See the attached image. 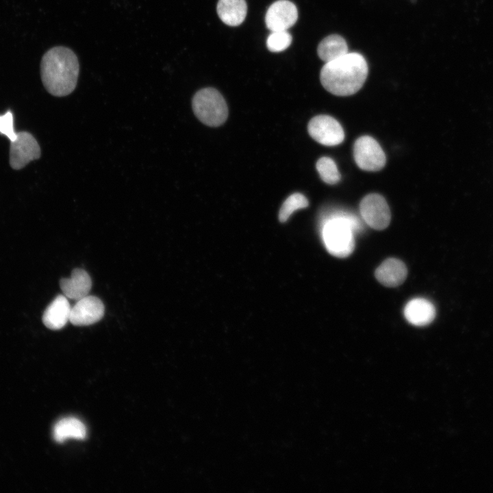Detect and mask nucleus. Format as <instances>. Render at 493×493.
Returning a JSON list of instances; mask_svg holds the SVG:
<instances>
[{"label":"nucleus","mask_w":493,"mask_h":493,"mask_svg":"<svg viewBox=\"0 0 493 493\" xmlns=\"http://www.w3.org/2000/svg\"><path fill=\"white\" fill-rule=\"evenodd\" d=\"M368 73L367 62L358 53L346 54L325 63L320 73L323 86L337 96L356 93L364 85Z\"/></svg>","instance_id":"nucleus-1"},{"label":"nucleus","mask_w":493,"mask_h":493,"mask_svg":"<svg viewBox=\"0 0 493 493\" xmlns=\"http://www.w3.org/2000/svg\"><path fill=\"white\" fill-rule=\"evenodd\" d=\"M79 71L77 55L68 47H53L42 58L41 79L45 89L55 97L67 96L73 92Z\"/></svg>","instance_id":"nucleus-2"},{"label":"nucleus","mask_w":493,"mask_h":493,"mask_svg":"<svg viewBox=\"0 0 493 493\" xmlns=\"http://www.w3.org/2000/svg\"><path fill=\"white\" fill-rule=\"evenodd\" d=\"M321 235L327 251L338 257L350 255L355 249V233L364 225L359 218L349 212L334 211L321 219Z\"/></svg>","instance_id":"nucleus-3"},{"label":"nucleus","mask_w":493,"mask_h":493,"mask_svg":"<svg viewBox=\"0 0 493 493\" xmlns=\"http://www.w3.org/2000/svg\"><path fill=\"white\" fill-rule=\"evenodd\" d=\"M192 105L195 116L208 126L222 125L228 116V108L223 97L212 88L199 90L193 97Z\"/></svg>","instance_id":"nucleus-4"},{"label":"nucleus","mask_w":493,"mask_h":493,"mask_svg":"<svg viewBox=\"0 0 493 493\" xmlns=\"http://www.w3.org/2000/svg\"><path fill=\"white\" fill-rule=\"evenodd\" d=\"M353 156L358 167L367 171H377L385 164V155L379 144L372 137L361 136L353 147Z\"/></svg>","instance_id":"nucleus-5"},{"label":"nucleus","mask_w":493,"mask_h":493,"mask_svg":"<svg viewBox=\"0 0 493 493\" xmlns=\"http://www.w3.org/2000/svg\"><path fill=\"white\" fill-rule=\"evenodd\" d=\"M359 212L364 222L372 229L382 230L390 224L389 206L379 194L372 193L364 197L359 203Z\"/></svg>","instance_id":"nucleus-6"},{"label":"nucleus","mask_w":493,"mask_h":493,"mask_svg":"<svg viewBox=\"0 0 493 493\" xmlns=\"http://www.w3.org/2000/svg\"><path fill=\"white\" fill-rule=\"evenodd\" d=\"M309 136L316 142L325 146H335L344 139L341 125L328 115H318L312 118L307 126Z\"/></svg>","instance_id":"nucleus-7"},{"label":"nucleus","mask_w":493,"mask_h":493,"mask_svg":"<svg viewBox=\"0 0 493 493\" xmlns=\"http://www.w3.org/2000/svg\"><path fill=\"white\" fill-rule=\"evenodd\" d=\"M40 156V148L35 138L29 132L17 133L11 142L10 164L13 169L19 170Z\"/></svg>","instance_id":"nucleus-8"},{"label":"nucleus","mask_w":493,"mask_h":493,"mask_svg":"<svg viewBox=\"0 0 493 493\" xmlns=\"http://www.w3.org/2000/svg\"><path fill=\"white\" fill-rule=\"evenodd\" d=\"M71 307L69 321L76 326H87L99 321L104 315V305L97 297L87 295Z\"/></svg>","instance_id":"nucleus-9"},{"label":"nucleus","mask_w":493,"mask_h":493,"mask_svg":"<svg viewBox=\"0 0 493 493\" xmlns=\"http://www.w3.org/2000/svg\"><path fill=\"white\" fill-rule=\"evenodd\" d=\"M298 18L296 5L288 0H278L268 9L265 23L271 31L287 30L294 25Z\"/></svg>","instance_id":"nucleus-10"},{"label":"nucleus","mask_w":493,"mask_h":493,"mask_svg":"<svg viewBox=\"0 0 493 493\" xmlns=\"http://www.w3.org/2000/svg\"><path fill=\"white\" fill-rule=\"evenodd\" d=\"M60 284L65 296L77 301L88 294L92 281L86 271L76 268L69 277L62 279Z\"/></svg>","instance_id":"nucleus-11"},{"label":"nucleus","mask_w":493,"mask_h":493,"mask_svg":"<svg viewBox=\"0 0 493 493\" xmlns=\"http://www.w3.org/2000/svg\"><path fill=\"white\" fill-rule=\"evenodd\" d=\"M71 309L68 298L58 295L45 310L42 322L49 329H60L69 321Z\"/></svg>","instance_id":"nucleus-12"},{"label":"nucleus","mask_w":493,"mask_h":493,"mask_svg":"<svg viewBox=\"0 0 493 493\" xmlns=\"http://www.w3.org/2000/svg\"><path fill=\"white\" fill-rule=\"evenodd\" d=\"M375 277L385 286L396 287L402 284L407 275L405 264L396 258H388L376 269Z\"/></svg>","instance_id":"nucleus-13"},{"label":"nucleus","mask_w":493,"mask_h":493,"mask_svg":"<svg viewBox=\"0 0 493 493\" xmlns=\"http://www.w3.org/2000/svg\"><path fill=\"white\" fill-rule=\"evenodd\" d=\"M404 315L410 324L425 326L434 320L435 309L429 301L423 298H416L406 304Z\"/></svg>","instance_id":"nucleus-14"},{"label":"nucleus","mask_w":493,"mask_h":493,"mask_svg":"<svg viewBox=\"0 0 493 493\" xmlns=\"http://www.w3.org/2000/svg\"><path fill=\"white\" fill-rule=\"evenodd\" d=\"M216 9L225 24L238 26L245 19L247 6L245 0H218Z\"/></svg>","instance_id":"nucleus-15"},{"label":"nucleus","mask_w":493,"mask_h":493,"mask_svg":"<svg viewBox=\"0 0 493 493\" xmlns=\"http://www.w3.org/2000/svg\"><path fill=\"white\" fill-rule=\"evenodd\" d=\"M86 436L84 423L74 417L64 418L53 427V437L57 442H63L68 438L83 440Z\"/></svg>","instance_id":"nucleus-16"},{"label":"nucleus","mask_w":493,"mask_h":493,"mask_svg":"<svg viewBox=\"0 0 493 493\" xmlns=\"http://www.w3.org/2000/svg\"><path fill=\"white\" fill-rule=\"evenodd\" d=\"M317 53L320 59L327 63L349 53L348 45L343 37L331 34L320 41Z\"/></svg>","instance_id":"nucleus-17"},{"label":"nucleus","mask_w":493,"mask_h":493,"mask_svg":"<svg viewBox=\"0 0 493 493\" xmlns=\"http://www.w3.org/2000/svg\"><path fill=\"white\" fill-rule=\"evenodd\" d=\"M316 169L322 180L328 184H336L340 179L337 166L330 157L320 158L316 162Z\"/></svg>","instance_id":"nucleus-18"},{"label":"nucleus","mask_w":493,"mask_h":493,"mask_svg":"<svg viewBox=\"0 0 493 493\" xmlns=\"http://www.w3.org/2000/svg\"><path fill=\"white\" fill-rule=\"evenodd\" d=\"M309 205L306 197L301 193H294L283 202L279 212L280 222H286L296 210L305 208Z\"/></svg>","instance_id":"nucleus-19"},{"label":"nucleus","mask_w":493,"mask_h":493,"mask_svg":"<svg viewBox=\"0 0 493 493\" xmlns=\"http://www.w3.org/2000/svg\"><path fill=\"white\" fill-rule=\"evenodd\" d=\"M292 42V36L287 31H273L268 36L266 46L272 52H280L286 49Z\"/></svg>","instance_id":"nucleus-20"},{"label":"nucleus","mask_w":493,"mask_h":493,"mask_svg":"<svg viewBox=\"0 0 493 493\" xmlns=\"http://www.w3.org/2000/svg\"><path fill=\"white\" fill-rule=\"evenodd\" d=\"M0 134L7 136L10 142L16 138L17 133L14 130L13 115L11 111L0 115Z\"/></svg>","instance_id":"nucleus-21"}]
</instances>
